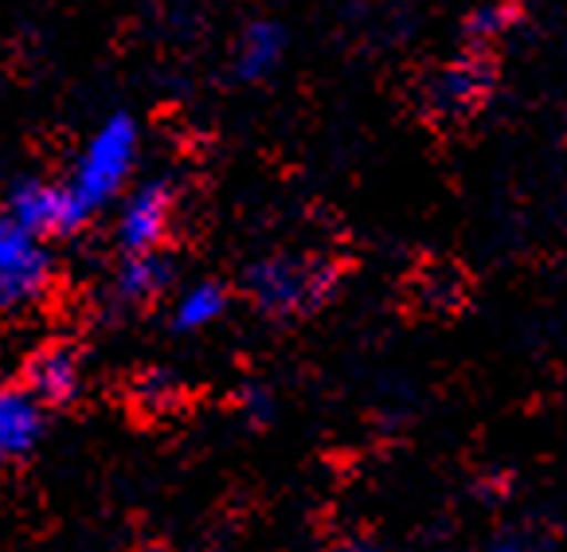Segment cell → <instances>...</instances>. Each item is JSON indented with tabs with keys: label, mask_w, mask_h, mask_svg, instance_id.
Instances as JSON below:
<instances>
[{
	"label": "cell",
	"mask_w": 567,
	"mask_h": 552,
	"mask_svg": "<svg viewBox=\"0 0 567 552\" xmlns=\"http://www.w3.org/2000/svg\"><path fill=\"white\" fill-rule=\"evenodd\" d=\"M142 122L130 110H114L86 134L71 168L59 176L86 224H94L102 212H110L130 193V184L137 181V165H142Z\"/></svg>",
	"instance_id": "obj_1"
},
{
	"label": "cell",
	"mask_w": 567,
	"mask_h": 552,
	"mask_svg": "<svg viewBox=\"0 0 567 552\" xmlns=\"http://www.w3.org/2000/svg\"><path fill=\"white\" fill-rule=\"evenodd\" d=\"M48 411L24 380L0 385V467H17L40 451L48 436Z\"/></svg>",
	"instance_id": "obj_6"
},
{
	"label": "cell",
	"mask_w": 567,
	"mask_h": 552,
	"mask_svg": "<svg viewBox=\"0 0 567 552\" xmlns=\"http://www.w3.org/2000/svg\"><path fill=\"white\" fill-rule=\"evenodd\" d=\"M110 301L117 310H145L173 290V263L168 255H117V267L110 275Z\"/></svg>",
	"instance_id": "obj_8"
},
{
	"label": "cell",
	"mask_w": 567,
	"mask_h": 552,
	"mask_svg": "<svg viewBox=\"0 0 567 552\" xmlns=\"http://www.w3.org/2000/svg\"><path fill=\"white\" fill-rule=\"evenodd\" d=\"M439 106H446V110H466L470 106V99L474 94H482V86L470 79V68H451L443 79H439Z\"/></svg>",
	"instance_id": "obj_11"
},
{
	"label": "cell",
	"mask_w": 567,
	"mask_h": 552,
	"mask_svg": "<svg viewBox=\"0 0 567 552\" xmlns=\"http://www.w3.org/2000/svg\"><path fill=\"white\" fill-rule=\"evenodd\" d=\"M55 270L51 243L0 208V314L40 306L55 286Z\"/></svg>",
	"instance_id": "obj_3"
},
{
	"label": "cell",
	"mask_w": 567,
	"mask_h": 552,
	"mask_svg": "<svg viewBox=\"0 0 567 552\" xmlns=\"http://www.w3.org/2000/svg\"><path fill=\"white\" fill-rule=\"evenodd\" d=\"M247 294L267 318H306L321 310L337 286V267L321 255L278 252L247 267Z\"/></svg>",
	"instance_id": "obj_2"
},
{
	"label": "cell",
	"mask_w": 567,
	"mask_h": 552,
	"mask_svg": "<svg viewBox=\"0 0 567 552\" xmlns=\"http://www.w3.org/2000/svg\"><path fill=\"white\" fill-rule=\"evenodd\" d=\"M20 380L32 388L43 408H68V403H75L83 396L86 365L79 357V349H71L68 341H48L28 357Z\"/></svg>",
	"instance_id": "obj_7"
},
{
	"label": "cell",
	"mask_w": 567,
	"mask_h": 552,
	"mask_svg": "<svg viewBox=\"0 0 567 552\" xmlns=\"http://www.w3.org/2000/svg\"><path fill=\"white\" fill-rule=\"evenodd\" d=\"M176 184L168 176H145L114 204L117 255H161L176 227Z\"/></svg>",
	"instance_id": "obj_4"
},
{
	"label": "cell",
	"mask_w": 567,
	"mask_h": 552,
	"mask_svg": "<svg viewBox=\"0 0 567 552\" xmlns=\"http://www.w3.org/2000/svg\"><path fill=\"white\" fill-rule=\"evenodd\" d=\"M168 329L181 337H200L216 329L231 310V290L219 278H193L168 290Z\"/></svg>",
	"instance_id": "obj_10"
},
{
	"label": "cell",
	"mask_w": 567,
	"mask_h": 552,
	"mask_svg": "<svg viewBox=\"0 0 567 552\" xmlns=\"http://www.w3.org/2000/svg\"><path fill=\"white\" fill-rule=\"evenodd\" d=\"M477 552H540V549H536L533 533L528 536L525 533H497V536H489Z\"/></svg>",
	"instance_id": "obj_12"
},
{
	"label": "cell",
	"mask_w": 567,
	"mask_h": 552,
	"mask_svg": "<svg viewBox=\"0 0 567 552\" xmlns=\"http://www.w3.org/2000/svg\"><path fill=\"white\" fill-rule=\"evenodd\" d=\"M286 51H290V32L278 20H250L235 35L231 71L239 83H270L282 71Z\"/></svg>",
	"instance_id": "obj_9"
},
{
	"label": "cell",
	"mask_w": 567,
	"mask_h": 552,
	"mask_svg": "<svg viewBox=\"0 0 567 552\" xmlns=\"http://www.w3.org/2000/svg\"><path fill=\"white\" fill-rule=\"evenodd\" d=\"M4 212L48 243L71 239L86 227V219L79 216L75 201L68 196L59 176H20V181H12L9 196H4Z\"/></svg>",
	"instance_id": "obj_5"
},
{
	"label": "cell",
	"mask_w": 567,
	"mask_h": 552,
	"mask_svg": "<svg viewBox=\"0 0 567 552\" xmlns=\"http://www.w3.org/2000/svg\"><path fill=\"white\" fill-rule=\"evenodd\" d=\"M337 552H384V549H380L372 536H344V541L337 544Z\"/></svg>",
	"instance_id": "obj_13"
}]
</instances>
